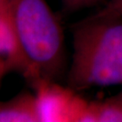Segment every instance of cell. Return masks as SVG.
<instances>
[{"label":"cell","instance_id":"6da1fadb","mask_svg":"<svg viewBox=\"0 0 122 122\" xmlns=\"http://www.w3.org/2000/svg\"><path fill=\"white\" fill-rule=\"evenodd\" d=\"M20 59L19 72L33 86L55 81L64 62L62 29L46 0H5Z\"/></svg>","mask_w":122,"mask_h":122},{"label":"cell","instance_id":"7a4b0ae2","mask_svg":"<svg viewBox=\"0 0 122 122\" xmlns=\"http://www.w3.org/2000/svg\"><path fill=\"white\" fill-rule=\"evenodd\" d=\"M68 86L122 87V17L94 14L75 25Z\"/></svg>","mask_w":122,"mask_h":122},{"label":"cell","instance_id":"3957f363","mask_svg":"<svg viewBox=\"0 0 122 122\" xmlns=\"http://www.w3.org/2000/svg\"><path fill=\"white\" fill-rule=\"evenodd\" d=\"M39 122H91V101L67 86L42 80L34 84Z\"/></svg>","mask_w":122,"mask_h":122},{"label":"cell","instance_id":"277c9868","mask_svg":"<svg viewBox=\"0 0 122 122\" xmlns=\"http://www.w3.org/2000/svg\"><path fill=\"white\" fill-rule=\"evenodd\" d=\"M0 122H39L35 93L22 92L0 102Z\"/></svg>","mask_w":122,"mask_h":122},{"label":"cell","instance_id":"5b68a950","mask_svg":"<svg viewBox=\"0 0 122 122\" xmlns=\"http://www.w3.org/2000/svg\"><path fill=\"white\" fill-rule=\"evenodd\" d=\"M0 55L10 69L20 71V59L5 0H0Z\"/></svg>","mask_w":122,"mask_h":122},{"label":"cell","instance_id":"8992f818","mask_svg":"<svg viewBox=\"0 0 122 122\" xmlns=\"http://www.w3.org/2000/svg\"><path fill=\"white\" fill-rule=\"evenodd\" d=\"M91 122H122V102L116 96L91 101Z\"/></svg>","mask_w":122,"mask_h":122},{"label":"cell","instance_id":"52a82bcc","mask_svg":"<svg viewBox=\"0 0 122 122\" xmlns=\"http://www.w3.org/2000/svg\"><path fill=\"white\" fill-rule=\"evenodd\" d=\"M102 16H117L122 17V0H108L102 8L95 13Z\"/></svg>","mask_w":122,"mask_h":122},{"label":"cell","instance_id":"ba28073f","mask_svg":"<svg viewBox=\"0 0 122 122\" xmlns=\"http://www.w3.org/2000/svg\"><path fill=\"white\" fill-rule=\"evenodd\" d=\"M101 0H62L64 8L70 12L79 11L100 2Z\"/></svg>","mask_w":122,"mask_h":122},{"label":"cell","instance_id":"9c48e42d","mask_svg":"<svg viewBox=\"0 0 122 122\" xmlns=\"http://www.w3.org/2000/svg\"><path fill=\"white\" fill-rule=\"evenodd\" d=\"M8 69H10V68H9V65L7 64L6 61L0 55V83H1L2 78L4 77L5 73L6 72V71Z\"/></svg>","mask_w":122,"mask_h":122},{"label":"cell","instance_id":"30bf717a","mask_svg":"<svg viewBox=\"0 0 122 122\" xmlns=\"http://www.w3.org/2000/svg\"><path fill=\"white\" fill-rule=\"evenodd\" d=\"M115 96L117 97V98H118V100H120V101L122 102V91H121V92H118V94H117V95H115Z\"/></svg>","mask_w":122,"mask_h":122}]
</instances>
